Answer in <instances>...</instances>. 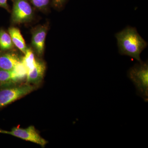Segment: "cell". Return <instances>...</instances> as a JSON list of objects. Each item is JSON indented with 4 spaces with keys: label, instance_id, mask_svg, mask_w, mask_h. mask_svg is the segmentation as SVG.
Instances as JSON below:
<instances>
[{
    "label": "cell",
    "instance_id": "obj_1",
    "mask_svg": "<svg viewBox=\"0 0 148 148\" xmlns=\"http://www.w3.org/2000/svg\"><path fill=\"white\" fill-rule=\"evenodd\" d=\"M119 52L121 55L127 56L142 62L140 54L147 48L148 43L142 38L136 28L125 27L115 34Z\"/></svg>",
    "mask_w": 148,
    "mask_h": 148
},
{
    "label": "cell",
    "instance_id": "obj_2",
    "mask_svg": "<svg viewBox=\"0 0 148 148\" xmlns=\"http://www.w3.org/2000/svg\"><path fill=\"white\" fill-rule=\"evenodd\" d=\"M127 76L135 85L137 95L145 102L148 100V61L139 62L130 69Z\"/></svg>",
    "mask_w": 148,
    "mask_h": 148
},
{
    "label": "cell",
    "instance_id": "obj_3",
    "mask_svg": "<svg viewBox=\"0 0 148 148\" xmlns=\"http://www.w3.org/2000/svg\"><path fill=\"white\" fill-rule=\"evenodd\" d=\"M38 87L26 82L0 87V109L36 90Z\"/></svg>",
    "mask_w": 148,
    "mask_h": 148
},
{
    "label": "cell",
    "instance_id": "obj_4",
    "mask_svg": "<svg viewBox=\"0 0 148 148\" xmlns=\"http://www.w3.org/2000/svg\"><path fill=\"white\" fill-rule=\"evenodd\" d=\"M13 5L11 22L14 24L28 23L33 20L34 15L33 6L28 0H12Z\"/></svg>",
    "mask_w": 148,
    "mask_h": 148
},
{
    "label": "cell",
    "instance_id": "obj_5",
    "mask_svg": "<svg viewBox=\"0 0 148 148\" xmlns=\"http://www.w3.org/2000/svg\"><path fill=\"white\" fill-rule=\"evenodd\" d=\"M0 133L12 135L22 140L36 144L42 147H45L48 143L47 141L40 135L33 125H30L25 128L14 127L11 131L0 129Z\"/></svg>",
    "mask_w": 148,
    "mask_h": 148
},
{
    "label": "cell",
    "instance_id": "obj_6",
    "mask_svg": "<svg viewBox=\"0 0 148 148\" xmlns=\"http://www.w3.org/2000/svg\"><path fill=\"white\" fill-rule=\"evenodd\" d=\"M49 27V24L47 23L35 27L31 31L32 47L39 57L42 56L44 52L46 38Z\"/></svg>",
    "mask_w": 148,
    "mask_h": 148
},
{
    "label": "cell",
    "instance_id": "obj_7",
    "mask_svg": "<svg viewBox=\"0 0 148 148\" xmlns=\"http://www.w3.org/2000/svg\"><path fill=\"white\" fill-rule=\"evenodd\" d=\"M46 70L45 62L36 58L34 67L27 73L25 82L39 87L43 80Z\"/></svg>",
    "mask_w": 148,
    "mask_h": 148
},
{
    "label": "cell",
    "instance_id": "obj_8",
    "mask_svg": "<svg viewBox=\"0 0 148 148\" xmlns=\"http://www.w3.org/2000/svg\"><path fill=\"white\" fill-rule=\"evenodd\" d=\"M21 60L22 57L12 51H4L0 49V69L12 71Z\"/></svg>",
    "mask_w": 148,
    "mask_h": 148
},
{
    "label": "cell",
    "instance_id": "obj_9",
    "mask_svg": "<svg viewBox=\"0 0 148 148\" xmlns=\"http://www.w3.org/2000/svg\"><path fill=\"white\" fill-rule=\"evenodd\" d=\"M8 32L13 44L24 54L28 47L26 45L20 30L16 27H10L8 29Z\"/></svg>",
    "mask_w": 148,
    "mask_h": 148
},
{
    "label": "cell",
    "instance_id": "obj_10",
    "mask_svg": "<svg viewBox=\"0 0 148 148\" xmlns=\"http://www.w3.org/2000/svg\"><path fill=\"white\" fill-rule=\"evenodd\" d=\"M20 83L12 71L0 69V87Z\"/></svg>",
    "mask_w": 148,
    "mask_h": 148
},
{
    "label": "cell",
    "instance_id": "obj_11",
    "mask_svg": "<svg viewBox=\"0 0 148 148\" xmlns=\"http://www.w3.org/2000/svg\"><path fill=\"white\" fill-rule=\"evenodd\" d=\"M14 47L10 35L4 29H0V49L4 51H11Z\"/></svg>",
    "mask_w": 148,
    "mask_h": 148
},
{
    "label": "cell",
    "instance_id": "obj_12",
    "mask_svg": "<svg viewBox=\"0 0 148 148\" xmlns=\"http://www.w3.org/2000/svg\"><path fill=\"white\" fill-rule=\"evenodd\" d=\"M24 54V57H22V61L28 72L34 67L36 58L35 57L34 51L32 48H28L26 53Z\"/></svg>",
    "mask_w": 148,
    "mask_h": 148
},
{
    "label": "cell",
    "instance_id": "obj_13",
    "mask_svg": "<svg viewBox=\"0 0 148 148\" xmlns=\"http://www.w3.org/2000/svg\"><path fill=\"white\" fill-rule=\"evenodd\" d=\"M12 71L13 72L15 77L18 82L23 83L24 81L26 80L28 71L27 68L22 62V60L16 64Z\"/></svg>",
    "mask_w": 148,
    "mask_h": 148
},
{
    "label": "cell",
    "instance_id": "obj_14",
    "mask_svg": "<svg viewBox=\"0 0 148 148\" xmlns=\"http://www.w3.org/2000/svg\"><path fill=\"white\" fill-rule=\"evenodd\" d=\"M33 7L38 10L46 12L51 6L52 0H28Z\"/></svg>",
    "mask_w": 148,
    "mask_h": 148
},
{
    "label": "cell",
    "instance_id": "obj_15",
    "mask_svg": "<svg viewBox=\"0 0 148 148\" xmlns=\"http://www.w3.org/2000/svg\"><path fill=\"white\" fill-rule=\"evenodd\" d=\"M68 0H52L51 6L58 11L61 10L65 7Z\"/></svg>",
    "mask_w": 148,
    "mask_h": 148
},
{
    "label": "cell",
    "instance_id": "obj_16",
    "mask_svg": "<svg viewBox=\"0 0 148 148\" xmlns=\"http://www.w3.org/2000/svg\"><path fill=\"white\" fill-rule=\"evenodd\" d=\"M0 7L5 9L8 12H10V9L8 3V0H0Z\"/></svg>",
    "mask_w": 148,
    "mask_h": 148
}]
</instances>
